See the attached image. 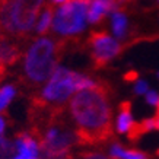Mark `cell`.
<instances>
[{
	"label": "cell",
	"mask_w": 159,
	"mask_h": 159,
	"mask_svg": "<svg viewBox=\"0 0 159 159\" xmlns=\"http://www.w3.org/2000/svg\"><path fill=\"white\" fill-rule=\"evenodd\" d=\"M112 88L104 80L77 91L69 99V114L75 124L79 146H102L112 139Z\"/></svg>",
	"instance_id": "cell-1"
},
{
	"label": "cell",
	"mask_w": 159,
	"mask_h": 159,
	"mask_svg": "<svg viewBox=\"0 0 159 159\" xmlns=\"http://www.w3.org/2000/svg\"><path fill=\"white\" fill-rule=\"evenodd\" d=\"M75 39L53 37L31 39V44L25 53L22 72L18 79V83L24 91L28 92V95L39 91L41 86L51 77L54 70L58 67V61Z\"/></svg>",
	"instance_id": "cell-2"
},
{
	"label": "cell",
	"mask_w": 159,
	"mask_h": 159,
	"mask_svg": "<svg viewBox=\"0 0 159 159\" xmlns=\"http://www.w3.org/2000/svg\"><path fill=\"white\" fill-rule=\"evenodd\" d=\"M43 6L44 0H0V34L29 43Z\"/></svg>",
	"instance_id": "cell-3"
},
{
	"label": "cell",
	"mask_w": 159,
	"mask_h": 159,
	"mask_svg": "<svg viewBox=\"0 0 159 159\" xmlns=\"http://www.w3.org/2000/svg\"><path fill=\"white\" fill-rule=\"evenodd\" d=\"M79 76L80 73L72 72L64 67H57L51 77L45 82V86L43 89L28 95L29 101L53 108L66 107L69 99L77 91Z\"/></svg>",
	"instance_id": "cell-4"
},
{
	"label": "cell",
	"mask_w": 159,
	"mask_h": 159,
	"mask_svg": "<svg viewBox=\"0 0 159 159\" xmlns=\"http://www.w3.org/2000/svg\"><path fill=\"white\" fill-rule=\"evenodd\" d=\"M91 0H67L53 16V32L60 38L75 39L86 26Z\"/></svg>",
	"instance_id": "cell-5"
},
{
	"label": "cell",
	"mask_w": 159,
	"mask_h": 159,
	"mask_svg": "<svg viewBox=\"0 0 159 159\" xmlns=\"http://www.w3.org/2000/svg\"><path fill=\"white\" fill-rule=\"evenodd\" d=\"M86 45L89 47L91 60L93 69H102L110 63V60L121 53L123 45L114 39L105 31H93L88 38Z\"/></svg>",
	"instance_id": "cell-6"
},
{
	"label": "cell",
	"mask_w": 159,
	"mask_h": 159,
	"mask_svg": "<svg viewBox=\"0 0 159 159\" xmlns=\"http://www.w3.org/2000/svg\"><path fill=\"white\" fill-rule=\"evenodd\" d=\"M133 124V118H131V102L130 101H123L120 104V112L117 117V131L118 133H127L129 129Z\"/></svg>",
	"instance_id": "cell-7"
},
{
	"label": "cell",
	"mask_w": 159,
	"mask_h": 159,
	"mask_svg": "<svg viewBox=\"0 0 159 159\" xmlns=\"http://www.w3.org/2000/svg\"><path fill=\"white\" fill-rule=\"evenodd\" d=\"M152 130H155L153 118H146L140 123H133L129 131H127V136H129V140L137 142V140H140L142 136H145L146 133H149Z\"/></svg>",
	"instance_id": "cell-8"
},
{
	"label": "cell",
	"mask_w": 159,
	"mask_h": 159,
	"mask_svg": "<svg viewBox=\"0 0 159 159\" xmlns=\"http://www.w3.org/2000/svg\"><path fill=\"white\" fill-rule=\"evenodd\" d=\"M53 16H54V3H48V5L44 6L41 18H39L38 24H37V26H35L37 34L44 35V34L48 32L50 26H51V24H53Z\"/></svg>",
	"instance_id": "cell-9"
},
{
	"label": "cell",
	"mask_w": 159,
	"mask_h": 159,
	"mask_svg": "<svg viewBox=\"0 0 159 159\" xmlns=\"http://www.w3.org/2000/svg\"><path fill=\"white\" fill-rule=\"evenodd\" d=\"M127 26H129L127 16L123 12H120V10L114 12V15H112V31H114V35L118 39L125 38V35H127Z\"/></svg>",
	"instance_id": "cell-10"
},
{
	"label": "cell",
	"mask_w": 159,
	"mask_h": 159,
	"mask_svg": "<svg viewBox=\"0 0 159 159\" xmlns=\"http://www.w3.org/2000/svg\"><path fill=\"white\" fill-rule=\"evenodd\" d=\"M18 92V88L13 83H9V85H5L3 88H0V112L6 111L7 105H9L12 99L15 98Z\"/></svg>",
	"instance_id": "cell-11"
},
{
	"label": "cell",
	"mask_w": 159,
	"mask_h": 159,
	"mask_svg": "<svg viewBox=\"0 0 159 159\" xmlns=\"http://www.w3.org/2000/svg\"><path fill=\"white\" fill-rule=\"evenodd\" d=\"M15 150L16 146L13 142L0 136V159H12L15 156Z\"/></svg>",
	"instance_id": "cell-12"
},
{
	"label": "cell",
	"mask_w": 159,
	"mask_h": 159,
	"mask_svg": "<svg viewBox=\"0 0 159 159\" xmlns=\"http://www.w3.org/2000/svg\"><path fill=\"white\" fill-rule=\"evenodd\" d=\"M75 156L76 159H112L101 150H80Z\"/></svg>",
	"instance_id": "cell-13"
},
{
	"label": "cell",
	"mask_w": 159,
	"mask_h": 159,
	"mask_svg": "<svg viewBox=\"0 0 159 159\" xmlns=\"http://www.w3.org/2000/svg\"><path fill=\"white\" fill-rule=\"evenodd\" d=\"M123 159H149V158H148V155L143 153V152H140V150H136V149L125 150L124 149Z\"/></svg>",
	"instance_id": "cell-14"
},
{
	"label": "cell",
	"mask_w": 159,
	"mask_h": 159,
	"mask_svg": "<svg viewBox=\"0 0 159 159\" xmlns=\"http://www.w3.org/2000/svg\"><path fill=\"white\" fill-rule=\"evenodd\" d=\"M12 123H13V121L10 118L9 112H7V111H3V114H0V136H3L6 127L9 124H12Z\"/></svg>",
	"instance_id": "cell-15"
},
{
	"label": "cell",
	"mask_w": 159,
	"mask_h": 159,
	"mask_svg": "<svg viewBox=\"0 0 159 159\" xmlns=\"http://www.w3.org/2000/svg\"><path fill=\"white\" fill-rule=\"evenodd\" d=\"M123 153H124V148L120 143H114L110 149V156L112 159H123Z\"/></svg>",
	"instance_id": "cell-16"
},
{
	"label": "cell",
	"mask_w": 159,
	"mask_h": 159,
	"mask_svg": "<svg viewBox=\"0 0 159 159\" xmlns=\"http://www.w3.org/2000/svg\"><path fill=\"white\" fill-rule=\"evenodd\" d=\"M134 91H136V93H146V92L149 91L148 83L143 82V80H137V82H136V86H134Z\"/></svg>",
	"instance_id": "cell-17"
},
{
	"label": "cell",
	"mask_w": 159,
	"mask_h": 159,
	"mask_svg": "<svg viewBox=\"0 0 159 159\" xmlns=\"http://www.w3.org/2000/svg\"><path fill=\"white\" fill-rule=\"evenodd\" d=\"M159 99V95L153 91H148L146 92V101L149 102L150 105H156V102Z\"/></svg>",
	"instance_id": "cell-18"
},
{
	"label": "cell",
	"mask_w": 159,
	"mask_h": 159,
	"mask_svg": "<svg viewBox=\"0 0 159 159\" xmlns=\"http://www.w3.org/2000/svg\"><path fill=\"white\" fill-rule=\"evenodd\" d=\"M137 77H139V73H137V72H129L127 75H124V79H125V80H129V82L137 80Z\"/></svg>",
	"instance_id": "cell-19"
},
{
	"label": "cell",
	"mask_w": 159,
	"mask_h": 159,
	"mask_svg": "<svg viewBox=\"0 0 159 159\" xmlns=\"http://www.w3.org/2000/svg\"><path fill=\"white\" fill-rule=\"evenodd\" d=\"M7 70H9V69H7L5 64H3V63L0 61V82H2V80H3V79L6 77V75H7Z\"/></svg>",
	"instance_id": "cell-20"
},
{
	"label": "cell",
	"mask_w": 159,
	"mask_h": 159,
	"mask_svg": "<svg viewBox=\"0 0 159 159\" xmlns=\"http://www.w3.org/2000/svg\"><path fill=\"white\" fill-rule=\"evenodd\" d=\"M12 159H38V158H37V156H32V155L19 153V152H18V155H16V156H13Z\"/></svg>",
	"instance_id": "cell-21"
},
{
	"label": "cell",
	"mask_w": 159,
	"mask_h": 159,
	"mask_svg": "<svg viewBox=\"0 0 159 159\" xmlns=\"http://www.w3.org/2000/svg\"><path fill=\"white\" fill-rule=\"evenodd\" d=\"M153 123H155V130H159V112L156 111V114L153 117Z\"/></svg>",
	"instance_id": "cell-22"
},
{
	"label": "cell",
	"mask_w": 159,
	"mask_h": 159,
	"mask_svg": "<svg viewBox=\"0 0 159 159\" xmlns=\"http://www.w3.org/2000/svg\"><path fill=\"white\" fill-rule=\"evenodd\" d=\"M156 155H158V156H159V150H158V152H156Z\"/></svg>",
	"instance_id": "cell-23"
}]
</instances>
